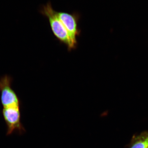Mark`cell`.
Returning <instances> with one entry per match:
<instances>
[{
  "instance_id": "cell-3",
  "label": "cell",
  "mask_w": 148,
  "mask_h": 148,
  "mask_svg": "<svg viewBox=\"0 0 148 148\" xmlns=\"http://www.w3.org/2000/svg\"><path fill=\"white\" fill-rule=\"evenodd\" d=\"M3 114L8 126V135H10L15 130L23 131L24 128L20 121L19 107L4 108Z\"/></svg>"
},
{
  "instance_id": "cell-5",
  "label": "cell",
  "mask_w": 148,
  "mask_h": 148,
  "mask_svg": "<svg viewBox=\"0 0 148 148\" xmlns=\"http://www.w3.org/2000/svg\"><path fill=\"white\" fill-rule=\"evenodd\" d=\"M131 148H148V137L139 140L133 145Z\"/></svg>"
},
{
  "instance_id": "cell-2",
  "label": "cell",
  "mask_w": 148,
  "mask_h": 148,
  "mask_svg": "<svg viewBox=\"0 0 148 148\" xmlns=\"http://www.w3.org/2000/svg\"><path fill=\"white\" fill-rule=\"evenodd\" d=\"M56 14L68 33L73 49H75L77 45V38L81 34V30L79 28L80 14L77 12L71 13L61 11H56Z\"/></svg>"
},
{
  "instance_id": "cell-4",
  "label": "cell",
  "mask_w": 148,
  "mask_h": 148,
  "mask_svg": "<svg viewBox=\"0 0 148 148\" xmlns=\"http://www.w3.org/2000/svg\"><path fill=\"white\" fill-rule=\"evenodd\" d=\"M0 89L1 92V101L4 108L19 107L18 98L11 88L10 81L8 77L0 80Z\"/></svg>"
},
{
  "instance_id": "cell-1",
  "label": "cell",
  "mask_w": 148,
  "mask_h": 148,
  "mask_svg": "<svg viewBox=\"0 0 148 148\" xmlns=\"http://www.w3.org/2000/svg\"><path fill=\"white\" fill-rule=\"evenodd\" d=\"M40 12L43 15L47 17L51 29L56 39L66 45L69 51L73 50L68 33L57 16L56 11L53 9L50 2L49 1L45 5H43Z\"/></svg>"
}]
</instances>
